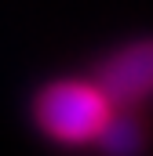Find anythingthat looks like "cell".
I'll use <instances>...</instances> for the list:
<instances>
[{"instance_id": "cell-1", "label": "cell", "mask_w": 153, "mask_h": 156, "mask_svg": "<svg viewBox=\"0 0 153 156\" xmlns=\"http://www.w3.org/2000/svg\"><path fill=\"white\" fill-rule=\"evenodd\" d=\"M110 120V98L102 87L88 83H51L37 98V123L58 142H91Z\"/></svg>"}, {"instance_id": "cell-2", "label": "cell", "mask_w": 153, "mask_h": 156, "mask_svg": "<svg viewBox=\"0 0 153 156\" xmlns=\"http://www.w3.org/2000/svg\"><path fill=\"white\" fill-rule=\"evenodd\" d=\"M99 87L117 105H131L153 94V40L117 51L99 69Z\"/></svg>"}, {"instance_id": "cell-3", "label": "cell", "mask_w": 153, "mask_h": 156, "mask_svg": "<svg viewBox=\"0 0 153 156\" xmlns=\"http://www.w3.org/2000/svg\"><path fill=\"white\" fill-rule=\"evenodd\" d=\"M99 142H102V149L113 156H135L139 153V145H142V134H139V127L131 123V120H106V127H102V134H99Z\"/></svg>"}]
</instances>
